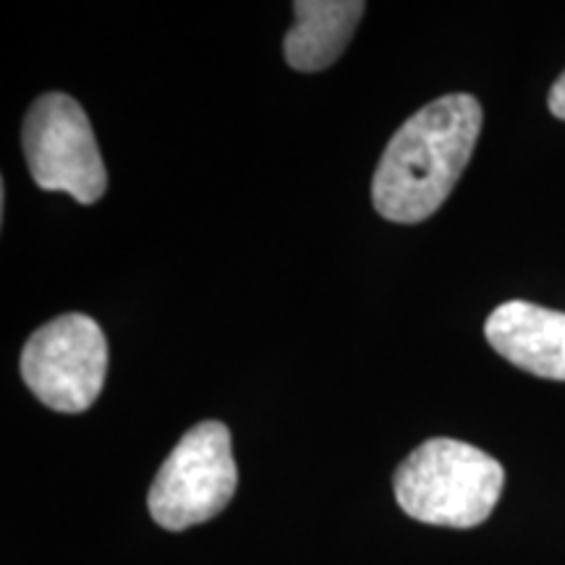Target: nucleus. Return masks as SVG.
Wrapping results in <instances>:
<instances>
[{
    "label": "nucleus",
    "mask_w": 565,
    "mask_h": 565,
    "mask_svg": "<svg viewBox=\"0 0 565 565\" xmlns=\"http://www.w3.org/2000/svg\"><path fill=\"white\" fill-rule=\"evenodd\" d=\"M482 105L456 92L424 105L387 141L372 179L374 210L393 223H422L440 210L475 154Z\"/></svg>",
    "instance_id": "nucleus-1"
},
{
    "label": "nucleus",
    "mask_w": 565,
    "mask_h": 565,
    "mask_svg": "<svg viewBox=\"0 0 565 565\" xmlns=\"http://www.w3.org/2000/svg\"><path fill=\"white\" fill-rule=\"evenodd\" d=\"M505 484L500 461L475 445L435 437L395 469L393 490L412 519L433 526L475 529L490 519Z\"/></svg>",
    "instance_id": "nucleus-2"
},
{
    "label": "nucleus",
    "mask_w": 565,
    "mask_h": 565,
    "mask_svg": "<svg viewBox=\"0 0 565 565\" xmlns=\"http://www.w3.org/2000/svg\"><path fill=\"white\" fill-rule=\"evenodd\" d=\"M238 484L228 427L202 422L181 437L160 466L147 494L152 521L168 532H183L215 519L231 503Z\"/></svg>",
    "instance_id": "nucleus-3"
},
{
    "label": "nucleus",
    "mask_w": 565,
    "mask_h": 565,
    "mask_svg": "<svg viewBox=\"0 0 565 565\" xmlns=\"http://www.w3.org/2000/svg\"><path fill=\"white\" fill-rule=\"evenodd\" d=\"M21 141L32 179L45 192H66L76 202L95 204L108 189L95 131L74 97L42 95L26 113Z\"/></svg>",
    "instance_id": "nucleus-4"
},
{
    "label": "nucleus",
    "mask_w": 565,
    "mask_h": 565,
    "mask_svg": "<svg viewBox=\"0 0 565 565\" xmlns=\"http://www.w3.org/2000/svg\"><path fill=\"white\" fill-rule=\"evenodd\" d=\"M108 374V341L87 315L42 324L21 351V377L47 408L82 414L95 404Z\"/></svg>",
    "instance_id": "nucleus-5"
},
{
    "label": "nucleus",
    "mask_w": 565,
    "mask_h": 565,
    "mask_svg": "<svg viewBox=\"0 0 565 565\" xmlns=\"http://www.w3.org/2000/svg\"><path fill=\"white\" fill-rule=\"evenodd\" d=\"M484 335L519 370L565 383V312L505 301L487 317Z\"/></svg>",
    "instance_id": "nucleus-6"
},
{
    "label": "nucleus",
    "mask_w": 565,
    "mask_h": 565,
    "mask_svg": "<svg viewBox=\"0 0 565 565\" xmlns=\"http://www.w3.org/2000/svg\"><path fill=\"white\" fill-rule=\"evenodd\" d=\"M362 0H299L294 3V26L282 42L288 66L303 74L322 71L341 58L362 21Z\"/></svg>",
    "instance_id": "nucleus-7"
},
{
    "label": "nucleus",
    "mask_w": 565,
    "mask_h": 565,
    "mask_svg": "<svg viewBox=\"0 0 565 565\" xmlns=\"http://www.w3.org/2000/svg\"><path fill=\"white\" fill-rule=\"evenodd\" d=\"M550 110H553L555 118L565 121V71L561 74V79L553 84V89H550Z\"/></svg>",
    "instance_id": "nucleus-8"
}]
</instances>
